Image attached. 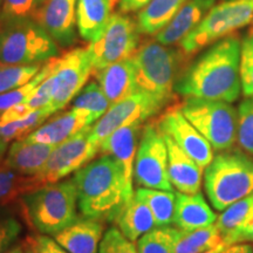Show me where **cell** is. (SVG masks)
Instances as JSON below:
<instances>
[{
    "label": "cell",
    "instance_id": "cell-1",
    "mask_svg": "<svg viewBox=\"0 0 253 253\" xmlns=\"http://www.w3.org/2000/svg\"><path fill=\"white\" fill-rule=\"evenodd\" d=\"M240 42L226 37L210 47L176 82L175 90L185 97L233 102L238 99L240 84Z\"/></svg>",
    "mask_w": 253,
    "mask_h": 253
},
{
    "label": "cell",
    "instance_id": "cell-2",
    "mask_svg": "<svg viewBox=\"0 0 253 253\" xmlns=\"http://www.w3.org/2000/svg\"><path fill=\"white\" fill-rule=\"evenodd\" d=\"M78 207L82 216L114 221L122 205L134 195L121 164L104 154L74 172Z\"/></svg>",
    "mask_w": 253,
    "mask_h": 253
},
{
    "label": "cell",
    "instance_id": "cell-3",
    "mask_svg": "<svg viewBox=\"0 0 253 253\" xmlns=\"http://www.w3.org/2000/svg\"><path fill=\"white\" fill-rule=\"evenodd\" d=\"M20 199L27 220L42 235H58L79 218L78 191L73 178L42 185Z\"/></svg>",
    "mask_w": 253,
    "mask_h": 253
},
{
    "label": "cell",
    "instance_id": "cell-4",
    "mask_svg": "<svg viewBox=\"0 0 253 253\" xmlns=\"http://www.w3.org/2000/svg\"><path fill=\"white\" fill-rule=\"evenodd\" d=\"M58 54V43L32 17L0 18V63L38 65Z\"/></svg>",
    "mask_w": 253,
    "mask_h": 253
},
{
    "label": "cell",
    "instance_id": "cell-5",
    "mask_svg": "<svg viewBox=\"0 0 253 253\" xmlns=\"http://www.w3.org/2000/svg\"><path fill=\"white\" fill-rule=\"evenodd\" d=\"M204 170L205 191L218 211L253 194V160L244 154L217 155Z\"/></svg>",
    "mask_w": 253,
    "mask_h": 253
},
{
    "label": "cell",
    "instance_id": "cell-6",
    "mask_svg": "<svg viewBox=\"0 0 253 253\" xmlns=\"http://www.w3.org/2000/svg\"><path fill=\"white\" fill-rule=\"evenodd\" d=\"M179 59L176 49L156 40L144 42L131 56L136 90L151 95L166 106L175 89Z\"/></svg>",
    "mask_w": 253,
    "mask_h": 253
},
{
    "label": "cell",
    "instance_id": "cell-7",
    "mask_svg": "<svg viewBox=\"0 0 253 253\" xmlns=\"http://www.w3.org/2000/svg\"><path fill=\"white\" fill-rule=\"evenodd\" d=\"M179 108L213 149H230L236 142L238 112L230 102L186 97Z\"/></svg>",
    "mask_w": 253,
    "mask_h": 253
},
{
    "label": "cell",
    "instance_id": "cell-8",
    "mask_svg": "<svg viewBox=\"0 0 253 253\" xmlns=\"http://www.w3.org/2000/svg\"><path fill=\"white\" fill-rule=\"evenodd\" d=\"M252 19L253 0H225L208 12L203 20L183 38L179 47L186 55L195 54L233 31L246 26Z\"/></svg>",
    "mask_w": 253,
    "mask_h": 253
},
{
    "label": "cell",
    "instance_id": "cell-9",
    "mask_svg": "<svg viewBox=\"0 0 253 253\" xmlns=\"http://www.w3.org/2000/svg\"><path fill=\"white\" fill-rule=\"evenodd\" d=\"M140 33L137 21L123 13H114L101 36L88 46L93 73L131 58L137 49Z\"/></svg>",
    "mask_w": 253,
    "mask_h": 253
},
{
    "label": "cell",
    "instance_id": "cell-10",
    "mask_svg": "<svg viewBox=\"0 0 253 253\" xmlns=\"http://www.w3.org/2000/svg\"><path fill=\"white\" fill-rule=\"evenodd\" d=\"M134 181L138 186L172 191L168 170V147L161 130L153 125L142 129L134 163Z\"/></svg>",
    "mask_w": 253,
    "mask_h": 253
},
{
    "label": "cell",
    "instance_id": "cell-11",
    "mask_svg": "<svg viewBox=\"0 0 253 253\" xmlns=\"http://www.w3.org/2000/svg\"><path fill=\"white\" fill-rule=\"evenodd\" d=\"M93 72L89 50L74 48L55 58L50 73L53 80V96L49 108L56 113L65 108L84 87Z\"/></svg>",
    "mask_w": 253,
    "mask_h": 253
},
{
    "label": "cell",
    "instance_id": "cell-12",
    "mask_svg": "<svg viewBox=\"0 0 253 253\" xmlns=\"http://www.w3.org/2000/svg\"><path fill=\"white\" fill-rule=\"evenodd\" d=\"M90 128L91 126H87L67 141L55 145L45 167L37 175L42 185L59 182L72 172L80 170L96 156L100 145L89 137Z\"/></svg>",
    "mask_w": 253,
    "mask_h": 253
},
{
    "label": "cell",
    "instance_id": "cell-13",
    "mask_svg": "<svg viewBox=\"0 0 253 253\" xmlns=\"http://www.w3.org/2000/svg\"><path fill=\"white\" fill-rule=\"evenodd\" d=\"M164 104L151 95L136 90L120 102L112 104L89 130V137L95 143H101L114 131L134 122H144L156 115Z\"/></svg>",
    "mask_w": 253,
    "mask_h": 253
},
{
    "label": "cell",
    "instance_id": "cell-14",
    "mask_svg": "<svg viewBox=\"0 0 253 253\" xmlns=\"http://www.w3.org/2000/svg\"><path fill=\"white\" fill-rule=\"evenodd\" d=\"M158 129L171 137L181 149L199 167L205 169L213 160V148L185 118L181 108L169 109L158 121Z\"/></svg>",
    "mask_w": 253,
    "mask_h": 253
},
{
    "label": "cell",
    "instance_id": "cell-15",
    "mask_svg": "<svg viewBox=\"0 0 253 253\" xmlns=\"http://www.w3.org/2000/svg\"><path fill=\"white\" fill-rule=\"evenodd\" d=\"M77 5L78 0H45L32 18L56 43L69 46L75 40Z\"/></svg>",
    "mask_w": 253,
    "mask_h": 253
},
{
    "label": "cell",
    "instance_id": "cell-16",
    "mask_svg": "<svg viewBox=\"0 0 253 253\" xmlns=\"http://www.w3.org/2000/svg\"><path fill=\"white\" fill-rule=\"evenodd\" d=\"M95 119L84 109L72 108L68 112L55 115L49 121L43 122L39 128L25 136V140L38 143L59 145L79 132L93 126Z\"/></svg>",
    "mask_w": 253,
    "mask_h": 253
},
{
    "label": "cell",
    "instance_id": "cell-17",
    "mask_svg": "<svg viewBox=\"0 0 253 253\" xmlns=\"http://www.w3.org/2000/svg\"><path fill=\"white\" fill-rule=\"evenodd\" d=\"M142 123L134 122L115 130L100 145V150L112 155L121 164L129 188L132 189L134 163L138 148V138L142 134Z\"/></svg>",
    "mask_w": 253,
    "mask_h": 253
},
{
    "label": "cell",
    "instance_id": "cell-18",
    "mask_svg": "<svg viewBox=\"0 0 253 253\" xmlns=\"http://www.w3.org/2000/svg\"><path fill=\"white\" fill-rule=\"evenodd\" d=\"M168 147V170L173 188L184 194H197L202 186L203 168L184 153L171 137L164 135Z\"/></svg>",
    "mask_w": 253,
    "mask_h": 253
},
{
    "label": "cell",
    "instance_id": "cell-19",
    "mask_svg": "<svg viewBox=\"0 0 253 253\" xmlns=\"http://www.w3.org/2000/svg\"><path fill=\"white\" fill-rule=\"evenodd\" d=\"M216 0H188L172 20L156 34V41L166 46L175 45L203 20Z\"/></svg>",
    "mask_w": 253,
    "mask_h": 253
},
{
    "label": "cell",
    "instance_id": "cell-20",
    "mask_svg": "<svg viewBox=\"0 0 253 253\" xmlns=\"http://www.w3.org/2000/svg\"><path fill=\"white\" fill-rule=\"evenodd\" d=\"M54 148L55 145L20 138L11 144L4 163L20 175L37 176L45 167Z\"/></svg>",
    "mask_w": 253,
    "mask_h": 253
},
{
    "label": "cell",
    "instance_id": "cell-21",
    "mask_svg": "<svg viewBox=\"0 0 253 253\" xmlns=\"http://www.w3.org/2000/svg\"><path fill=\"white\" fill-rule=\"evenodd\" d=\"M102 233L103 224L99 219L84 217L78 218L54 237L69 253H99Z\"/></svg>",
    "mask_w": 253,
    "mask_h": 253
},
{
    "label": "cell",
    "instance_id": "cell-22",
    "mask_svg": "<svg viewBox=\"0 0 253 253\" xmlns=\"http://www.w3.org/2000/svg\"><path fill=\"white\" fill-rule=\"evenodd\" d=\"M94 77L109 100L110 106L126 99L136 91L135 68L131 58L94 72Z\"/></svg>",
    "mask_w": 253,
    "mask_h": 253
},
{
    "label": "cell",
    "instance_id": "cell-23",
    "mask_svg": "<svg viewBox=\"0 0 253 253\" xmlns=\"http://www.w3.org/2000/svg\"><path fill=\"white\" fill-rule=\"evenodd\" d=\"M217 216L205 202L201 192H176L173 224L183 231H194L216 223Z\"/></svg>",
    "mask_w": 253,
    "mask_h": 253
},
{
    "label": "cell",
    "instance_id": "cell-24",
    "mask_svg": "<svg viewBox=\"0 0 253 253\" xmlns=\"http://www.w3.org/2000/svg\"><path fill=\"white\" fill-rule=\"evenodd\" d=\"M119 0H78L77 27L84 40L93 42L101 36Z\"/></svg>",
    "mask_w": 253,
    "mask_h": 253
},
{
    "label": "cell",
    "instance_id": "cell-25",
    "mask_svg": "<svg viewBox=\"0 0 253 253\" xmlns=\"http://www.w3.org/2000/svg\"><path fill=\"white\" fill-rule=\"evenodd\" d=\"M114 221L119 226V230L131 242H137L142 236L157 227L149 207L142 202L135 192L122 205Z\"/></svg>",
    "mask_w": 253,
    "mask_h": 253
},
{
    "label": "cell",
    "instance_id": "cell-26",
    "mask_svg": "<svg viewBox=\"0 0 253 253\" xmlns=\"http://www.w3.org/2000/svg\"><path fill=\"white\" fill-rule=\"evenodd\" d=\"M188 0H150L137 15L141 33L156 36L167 26Z\"/></svg>",
    "mask_w": 253,
    "mask_h": 253
},
{
    "label": "cell",
    "instance_id": "cell-27",
    "mask_svg": "<svg viewBox=\"0 0 253 253\" xmlns=\"http://www.w3.org/2000/svg\"><path fill=\"white\" fill-rule=\"evenodd\" d=\"M135 195L144 202L153 212L156 226H170L173 223L176 205V194L166 190L142 188L135 191Z\"/></svg>",
    "mask_w": 253,
    "mask_h": 253
},
{
    "label": "cell",
    "instance_id": "cell-28",
    "mask_svg": "<svg viewBox=\"0 0 253 253\" xmlns=\"http://www.w3.org/2000/svg\"><path fill=\"white\" fill-rule=\"evenodd\" d=\"M223 242L216 223L194 231L179 230L175 243V253H202L216 248Z\"/></svg>",
    "mask_w": 253,
    "mask_h": 253
},
{
    "label": "cell",
    "instance_id": "cell-29",
    "mask_svg": "<svg viewBox=\"0 0 253 253\" xmlns=\"http://www.w3.org/2000/svg\"><path fill=\"white\" fill-rule=\"evenodd\" d=\"M40 186L42 183L38 176L20 175L4 162L0 164V204L15 201Z\"/></svg>",
    "mask_w": 253,
    "mask_h": 253
},
{
    "label": "cell",
    "instance_id": "cell-30",
    "mask_svg": "<svg viewBox=\"0 0 253 253\" xmlns=\"http://www.w3.org/2000/svg\"><path fill=\"white\" fill-rule=\"evenodd\" d=\"M178 229L158 226L137 240L138 253H175V243Z\"/></svg>",
    "mask_w": 253,
    "mask_h": 253
},
{
    "label": "cell",
    "instance_id": "cell-31",
    "mask_svg": "<svg viewBox=\"0 0 253 253\" xmlns=\"http://www.w3.org/2000/svg\"><path fill=\"white\" fill-rule=\"evenodd\" d=\"M253 216V194L235 202L217 217L216 226L221 237H225Z\"/></svg>",
    "mask_w": 253,
    "mask_h": 253
},
{
    "label": "cell",
    "instance_id": "cell-32",
    "mask_svg": "<svg viewBox=\"0 0 253 253\" xmlns=\"http://www.w3.org/2000/svg\"><path fill=\"white\" fill-rule=\"evenodd\" d=\"M55 58L50 59L49 61L45 62V65L41 67L39 73L32 79L31 81H28L27 84H25L24 86L15 88L9 91H6L4 94H0V115L7 110L11 107L17 106V104L24 103L30 99L33 95L34 91L37 90V88L45 81V79L48 77L52 72L53 67H54Z\"/></svg>",
    "mask_w": 253,
    "mask_h": 253
},
{
    "label": "cell",
    "instance_id": "cell-33",
    "mask_svg": "<svg viewBox=\"0 0 253 253\" xmlns=\"http://www.w3.org/2000/svg\"><path fill=\"white\" fill-rule=\"evenodd\" d=\"M110 102L103 93L102 88L95 81H91L78 94L77 99L73 102V108L84 109L91 114L97 121L107 110L109 109Z\"/></svg>",
    "mask_w": 253,
    "mask_h": 253
},
{
    "label": "cell",
    "instance_id": "cell-34",
    "mask_svg": "<svg viewBox=\"0 0 253 253\" xmlns=\"http://www.w3.org/2000/svg\"><path fill=\"white\" fill-rule=\"evenodd\" d=\"M38 65H2L0 63V94L24 86L31 81L42 67Z\"/></svg>",
    "mask_w": 253,
    "mask_h": 253
},
{
    "label": "cell",
    "instance_id": "cell-35",
    "mask_svg": "<svg viewBox=\"0 0 253 253\" xmlns=\"http://www.w3.org/2000/svg\"><path fill=\"white\" fill-rule=\"evenodd\" d=\"M237 140L243 149L253 155V96H249L238 108Z\"/></svg>",
    "mask_w": 253,
    "mask_h": 253
},
{
    "label": "cell",
    "instance_id": "cell-36",
    "mask_svg": "<svg viewBox=\"0 0 253 253\" xmlns=\"http://www.w3.org/2000/svg\"><path fill=\"white\" fill-rule=\"evenodd\" d=\"M240 84L246 97L253 96V33L244 38L240 43Z\"/></svg>",
    "mask_w": 253,
    "mask_h": 253
},
{
    "label": "cell",
    "instance_id": "cell-37",
    "mask_svg": "<svg viewBox=\"0 0 253 253\" xmlns=\"http://www.w3.org/2000/svg\"><path fill=\"white\" fill-rule=\"evenodd\" d=\"M99 253H138L135 242H131L116 227H110L101 239Z\"/></svg>",
    "mask_w": 253,
    "mask_h": 253
},
{
    "label": "cell",
    "instance_id": "cell-38",
    "mask_svg": "<svg viewBox=\"0 0 253 253\" xmlns=\"http://www.w3.org/2000/svg\"><path fill=\"white\" fill-rule=\"evenodd\" d=\"M45 0H2L0 18L33 17Z\"/></svg>",
    "mask_w": 253,
    "mask_h": 253
},
{
    "label": "cell",
    "instance_id": "cell-39",
    "mask_svg": "<svg viewBox=\"0 0 253 253\" xmlns=\"http://www.w3.org/2000/svg\"><path fill=\"white\" fill-rule=\"evenodd\" d=\"M20 245L25 253H69L55 239L42 233L28 235Z\"/></svg>",
    "mask_w": 253,
    "mask_h": 253
},
{
    "label": "cell",
    "instance_id": "cell-40",
    "mask_svg": "<svg viewBox=\"0 0 253 253\" xmlns=\"http://www.w3.org/2000/svg\"><path fill=\"white\" fill-rule=\"evenodd\" d=\"M23 226L13 217L0 218V253H5L20 236Z\"/></svg>",
    "mask_w": 253,
    "mask_h": 253
},
{
    "label": "cell",
    "instance_id": "cell-41",
    "mask_svg": "<svg viewBox=\"0 0 253 253\" xmlns=\"http://www.w3.org/2000/svg\"><path fill=\"white\" fill-rule=\"evenodd\" d=\"M52 73V72H50ZM53 96V80L50 74L45 79V81L37 88V90L34 91L33 95L28 99L26 102V106L30 108L32 112L37 109L45 108L48 107L52 101Z\"/></svg>",
    "mask_w": 253,
    "mask_h": 253
},
{
    "label": "cell",
    "instance_id": "cell-42",
    "mask_svg": "<svg viewBox=\"0 0 253 253\" xmlns=\"http://www.w3.org/2000/svg\"><path fill=\"white\" fill-rule=\"evenodd\" d=\"M226 245L238 244V243H253V216L243 225L237 227L232 232L223 238Z\"/></svg>",
    "mask_w": 253,
    "mask_h": 253
},
{
    "label": "cell",
    "instance_id": "cell-43",
    "mask_svg": "<svg viewBox=\"0 0 253 253\" xmlns=\"http://www.w3.org/2000/svg\"><path fill=\"white\" fill-rule=\"evenodd\" d=\"M150 2V0H120V12L123 14L141 11Z\"/></svg>",
    "mask_w": 253,
    "mask_h": 253
},
{
    "label": "cell",
    "instance_id": "cell-44",
    "mask_svg": "<svg viewBox=\"0 0 253 253\" xmlns=\"http://www.w3.org/2000/svg\"><path fill=\"white\" fill-rule=\"evenodd\" d=\"M221 253H253V246L250 243H238L227 245Z\"/></svg>",
    "mask_w": 253,
    "mask_h": 253
},
{
    "label": "cell",
    "instance_id": "cell-45",
    "mask_svg": "<svg viewBox=\"0 0 253 253\" xmlns=\"http://www.w3.org/2000/svg\"><path fill=\"white\" fill-rule=\"evenodd\" d=\"M8 142L4 140V138L0 137V164L2 163V160H4L6 151H7V147H8Z\"/></svg>",
    "mask_w": 253,
    "mask_h": 253
},
{
    "label": "cell",
    "instance_id": "cell-46",
    "mask_svg": "<svg viewBox=\"0 0 253 253\" xmlns=\"http://www.w3.org/2000/svg\"><path fill=\"white\" fill-rule=\"evenodd\" d=\"M226 244L225 243H221V244H219L218 246H216V248H213V249H211V250H208V251H204V252H202V253H221L224 251V249L226 248Z\"/></svg>",
    "mask_w": 253,
    "mask_h": 253
},
{
    "label": "cell",
    "instance_id": "cell-47",
    "mask_svg": "<svg viewBox=\"0 0 253 253\" xmlns=\"http://www.w3.org/2000/svg\"><path fill=\"white\" fill-rule=\"evenodd\" d=\"M5 253H25V251L23 250V248H21V245H15V246H12V248H9Z\"/></svg>",
    "mask_w": 253,
    "mask_h": 253
},
{
    "label": "cell",
    "instance_id": "cell-48",
    "mask_svg": "<svg viewBox=\"0 0 253 253\" xmlns=\"http://www.w3.org/2000/svg\"><path fill=\"white\" fill-rule=\"evenodd\" d=\"M1 2H2V0H0V8H1Z\"/></svg>",
    "mask_w": 253,
    "mask_h": 253
},
{
    "label": "cell",
    "instance_id": "cell-49",
    "mask_svg": "<svg viewBox=\"0 0 253 253\" xmlns=\"http://www.w3.org/2000/svg\"><path fill=\"white\" fill-rule=\"evenodd\" d=\"M252 21H253V19H252Z\"/></svg>",
    "mask_w": 253,
    "mask_h": 253
}]
</instances>
